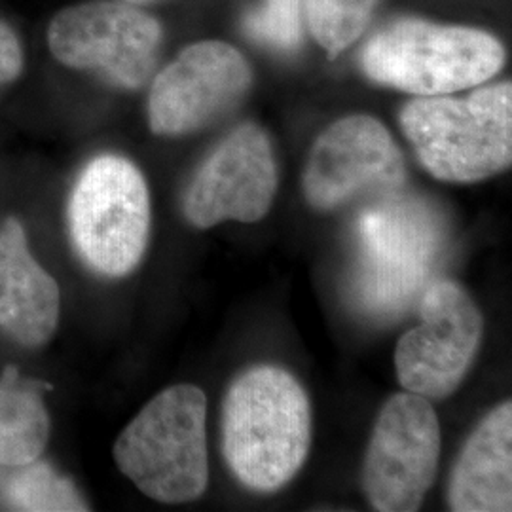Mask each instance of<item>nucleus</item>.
Wrapping results in <instances>:
<instances>
[{
	"mask_svg": "<svg viewBox=\"0 0 512 512\" xmlns=\"http://www.w3.org/2000/svg\"><path fill=\"white\" fill-rule=\"evenodd\" d=\"M310 444V399L291 372L260 365L239 374L222 404V452L245 488L272 494L287 486Z\"/></svg>",
	"mask_w": 512,
	"mask_h": 512,
	"instance_id": "nucleus-1",
	"label": "nucleus"
},
{
	"mask_svg": "<svg viewBox=\"0 0 512 512\" xmlns=\"http://www.w3.org/2000/svg\"><path fill=\"white\" fill-rule=\"evenodd\" d=\"M446 238V222L431 203L401 190L378 196L355 222L357 306L376 319L403 315L433 281Z\"/></svg>",
	"mask_w": 512,
	"mask_h": 512,
	"instance_id": "nucleus-2",
	"label": "nucleus"
},
{
	"mask_svg": "<svg viewBox=\"0 0 512 512\" xmlns=\"http://www.w3.org/2000/svg\"><path fill=\"white\" fill-rule=\"evenodd\" d=\"M401 128L435 179H490L511 165V82L480 88L463 99L418 97L401 112Z\"/></svg>",
	"mask_w": 512,
	"mask_h": 512,
	"instance_id": "nucleus-3",
	"label": "nucleus"
},
{
	"mask_svg": "<svg viewBox=\"0 0 512 512\" xmlns=\"http://www.w3.org/2000/svg\"><path fill=\"white\" fill-rule=\"evenodd\" d=\"M207 399L200 387L173 385L156 395L114 444L120 471L160 503H188L209 484Z\"/></svg>",
	"mask_w": 512,
	"mask_h": 512,
	"instance_id": "nucleus-4",
	"label": "nucleus"
},
{
	"mask_svg": "<svg viewBox=\"0 0 512 512\" xmlns=\"http://www.w3.org/2000/svg\"><path fill=\"white\" fill-rule=\"evenodd\" d=\"M497 38L469 27L399 19L368 40L361 54L366 76L418 97L476 88L501 71Z\"/></svg>",
	"mask_w": 512,
	"mask_h": 512,
	"instance_id": "nucleus-5",
	"label": "nucleus"
},
{
	"mask_svg": "<svg viewBox=\"0 0 512 512\" xmlns=\"http://www.w3.org/2000/svg\"><path fill=\"white\" fill-rule=\"evenodd\" d=\"M74 247L97 274L122 277L145 255L150 196L141 171L122 156L92 160L74 184L69 203Z\"/></svg>",
	"mask_w": 512,
	"mask_h": 512,
	"instance_id": "nucleus-6",
	"label": "nucleus"
},
{
	"mask_svg": "<svg viewBox=\"0 0 512 512\" xmlns=\"http://www.w3.org/2000/svg\"><path fill=\"white\" fill-rule=\"evenodd\" d=\"M421 323L397 344L395 368L404 391L446 399L475 365L484 317L475 300L452 279H437L420 296Z\"/></svg>",
	"mask_w": 512,
	"mask_h": 512,
	"instance_id": "nucleus-7",
	"label": "nucleus"
},
{
	"mask_svg": "<svg viewBox=\"0 0 512 512\" xmlns=\"http://www.w3.org/2000/svg\"><path fill=\"white\" fill-rule=\"evenodd\" d=\"M440 423L429 399L403 391L384 404L363 465V490L380 512L418 511L440 461Z\"/></svg>",
	"mask_w": 512,
	"mask_h": 512,
	"instance_id": "nucleus-8",
	"label": "nucleus"
},
{
	"mask_svg": "<svg viewBox=\"0 0 512 512\" xmlns=\"http://www.w3.org/2000/svg\"><path fill=\"white\" fill-rule=\"evenodd\" d=\"M162 27L131 2H86L55 16L48 44L71 69L97 71L122 88H141L152 74Z\"/></svg>",
	"mask_w": 512,
	"mask_h": 512,
	"instance_id": "nucleus-9",
	"label": "nucleus"
},
{
	"mask_svg": "<svg viewBox=\"0 0 512 512\" xmlns=\"http://www.w3.org/2000/svg\"><path fill=\"white\" fill-rule=\"evenodd\" d=\"M404 183L403 152L384 124L366 114L334 122L315 141L302 179L306 202L319 211L397 192Z\"/></svg>",
	"mask_w": 512,
	"mask_h": 512,
	"instance_id": "nucleus-10",
	"label": "nucleus"
},
{
	"mask_svg": "<svg viewBox=\"0 0 512 512\" xmlns=\"http://www.w3.org/2000/svg\"><path fill=\"white\" fill-rule=\"evenodd\" d=\"M251 86V67L224 42H198L156 76L148 122L156 135L202 129L234 109Z\"/></svg>",
	"mask_w": 512,
	"mask_h": 512,
	"instance_id": "nucleus-11",
	"label": "nucleus"
},
{
	"mask_svg": "<svg viewBox=\"0 0 512 512\" xmlns=\"http://www.w3.org/2000/svg\"><path fill=\"white\" fill-rule=\"evenodd\" d=\"M277 192L268 135L255 124L234 129L203 162L184 194L186 220L196 228L264 219Z\"/></svg>",
	"mask_w": 512,
	"mask_h": 512,
	"instance_id": "nucleus-12",
	"label": "nucleus"
},
{
	"mask_svg": "<svg viewBox=\"0 0 512 512\" xmlns=\"http://www.w3.org/2000/svg\"><path fill=\"white\" fill-rule=\"evenodd\" d=\"M59 289L27 249L18 220L0 228V329L23 346L44 344L57 327Z\"/></svg>",
	"mask_w": 512,
	"mask_h": 512,
	"instance_id": "nucleus-13",
	"label": "nucleus"
},
{
	"mask_svg": "<svg viewBox=\"0 0 512 512\" xmlns=\"http://www.w3.org/2000/svg\"><path fill=\"white\" fill-rule=\"evenodd\" d=\"M448 505L456 512L512 509V404H499L478 423L452 469Z\"/></svg>",
	"mask_w": 512,
	"mask_h": 512,
	"instance_id": "nucleus-14",
	"label": "nucleus"
},
{
	"mask_svg": "<svg viewBox=\"0 0 512 512\" xmlns=\"http://www.w3.org/2000/svg\"><path fill=\"white\" fill-rule=\"evenodd\" d=\"M48 440V414L37 395L0 387V463L23 467Z\"/></svg>",
	"mask_w": 512,
	"mask_h": 512,
	"instance_id": "nucleus-15",
	"label": "nucleus"
},
{
	"mask_svg": "<svg viewBox=\"0 0 512 512\" xmlns=\"http://www.w3.org/2000/svg\"><path fill=\"white\" fill-rule=\"evenodd\" d=\"M376 4L378 0H306L311 35L336 57L365 33Z\"/></svg>",
	"mask_w": 512,
	"mask_h": 512,
	"instance_id": "nucleus-16",
	"label": "nucleus"
},
{
	"mask_svg": "<svg viewBox=\"0 0 512 512\" xmlns=\"http://www.w3.org/2000/svg\"><path fill=\"white\" fill-rule=\"evenodd\" d=\"M6 488V497L19 511H88L71 480L55 475L44 463H27Z\"/></svg>",
	"mask_w": 512,
	"mask_h": 512,
	"instance_id": "nucleus-17",
	"label": "nucleus"
},
{
	"mask_svg": "<svg viewBox=\"0 0 512 512\" xmlns=\"http://www.w3.org/2000/svg\"><path fill=\"white\" fill-rule=\"evenodd\" d=\"M249 37L279 52H293L302 40L300 0H262L243 21Z\"/></svg>",
	"mask_w": 512,
	"mask_h": 512,
	"instance_id": "nucleus-18",
	"label": "nucleus"
},
{
	"mask_svg": "<svg viewBox=\"0 0 512 512\" xmlns=\"http://www.w3.org/2000/svg\"><path fill=\"white\" fill-rule=\"evenodd\" d=\"M23 67V52L14 31L0 21V84L18 78Z\"/></svg>",
	"mask_w": 512,
	"mask_h": 512,
	"instance_id": "nucleus-19",
	"label": "nucleus"
},
{
	"mask_svg": "<svg viewBox=\"0 0 512 512\" xmlns=\"http://www.w3.org/2000/svg\"><path fill=\"white\" fill-rule=\"evenodd\" d=\"M131 4H148V2H158V0H128Z\"/></svg>",
	"mask_w": 512,
	"mask_h": 512,
	"instance_id": "nucleus-20",
	"label": "nucleus"
}]
</instances>
